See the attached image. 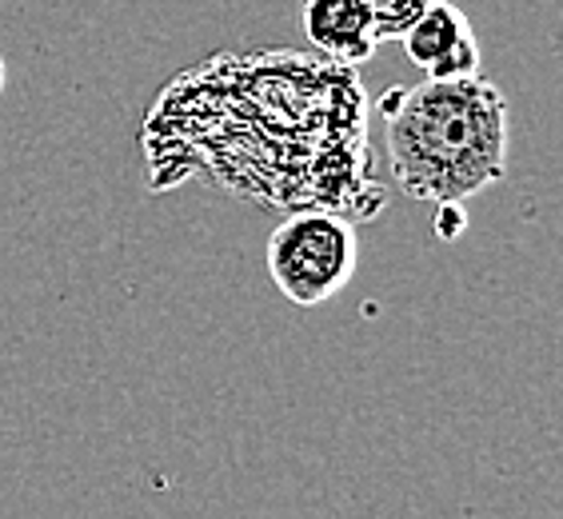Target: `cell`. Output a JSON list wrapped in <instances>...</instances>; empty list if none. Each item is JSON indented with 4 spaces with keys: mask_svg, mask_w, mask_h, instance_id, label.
Returning <instances> with one entry per match:
<instances>
[{
    "mask_svg": "<svg viewBox=\"0 0 563 519\" xmlns=\"http://www.w3.org/2000/svg\"><path fill=\"white\" fill-rule=\"evenodd\" d=\"M388 124V168L423 205H464L508 176L511 109L488 76L423 80L379 100Z\"/></svg>",
    "mask_w": 563,
    "mask_h": 519,
    "instance_id": "6da1fadb",
    "label": "cell"
},
{
    "mask_svg": "<svg viewBox=\"0 0 563 519\" xmlns=\"http://www.w3.org/2000/svg\"><path fill=\"white\" fill-rule=\"evenodd\" d=\"M360 264L356 224L336 212H296L268 240V276L296 308H316L347 288Z\"/></svg>",
    "mask_w": 563,
    "mask_h": 519,
    "instance_id": "7a4b0ae2",
    "label": "cell"
},
{
    "mask_svg": "<svg viewBox=\"0 0 563 519\" xmlns=\"http://www.w3.org/2000/svg\"><path fill=\"white\" fill-rule=\"evenodd\" d=\"M404 56L432 80H464V76L484 73V53H479L476 29L464 9L452 0H432L400 33Z\"/></svg>",
    "mask_w": 563,
    "mask_h": 519,
    "instance_id": "3957f363",
    "label": "cell"
},
{
    "mask_svg": "<svg viewBox=\"0 0 563 519\" xmlns=\"http://www.w3.org/2000/svg\"><path fill=\"white\" fill-rule=\"evenodd\" d=\"M300 24L316 53L336 65H364L379 48L376 21L364 0H303Z\"/></svg>",
    "mask_w": 563,
    "mask_h": 519,
    "instance_id": "277c9868",
    "label": "cell"
},
{
    "mask_svg": "<svg viewBox=\"0 0 563 519\" xmlns=\"http://www.w3.org/2000/svg\"><path fill=\"white\" fill-rule=\"evenodd\" d=\"M364 4H368L372 21H376L379 41H400L404 29H408L432 0H364Z\"/></svg>",
    "mask_w": 563,
    "mask_h": 519,
    "instance_id": "5b68a950",
    "label": "cell"
},
{
    "mask_svg": "<svg viewBox=\"0 0 563 519\" xmlns=\"http://www.w3.org/2000/svg\"><path fill=\"white\" fill-rule=\"evenodd\" d=\"M467 228V208L448 200V205H435V236L440 240H455Z\"/></svg>",
    "mask_w": 563,
    "mask_h": 519,
    "instance_id": "8992f818",
    "label": "cell"
},
{
    "mask_svg": "<svg viewBox=\"0 0 563 519\" xmlns=\"http://www.w3.org/2000/svg\"><path fill=\"white\" fill-rule=\"evenodd\" d=\"M4 80H9V68H4V60H0V92H4Z\"/></svg>",
    "mask_w": 563,
    "mask_h": 519,
    "instance_id": "52a82bcc",
    "label": "cell"
}]
</instances>
